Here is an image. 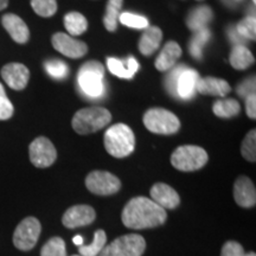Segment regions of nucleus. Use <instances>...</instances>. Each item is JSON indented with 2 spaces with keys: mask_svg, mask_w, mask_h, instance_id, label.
I'll return each instance as SVG.
<instances>
[{
  "mask_svg": "<svg viewBox=\"0 0 256 256\" xmlns=\"http://www.w3.org/2000/svg\"><path fill=\"white\" fill-rule=\"evenodd\" d=\"M122 223L130 229H150L162 226L168 220L166 210L154 203L151 198H132L124 208Z\"/></svg>",
  "mask_w": 256,
  "mask_h": 256,
  "instance_id": "f257e3e1",
  "label": "nucleus"
},
{
  "mask_svg": "<svg viewBox=\"0 0 256 256\" xmlns=\"http://www.w3.org/2000/svg\"><path fill=\"white\" fill-rule=\"evenodd\" d=\"M104 147L115 158H124L134 151L136 136L127 124H116L104 134Z\"/></svg>",
  "mask_w": 256,
  "mask_h": 256,
  "instance_id": "f03ea898",
  "label": "nucleus"
},
{
  "mask_svg": "<svg viewBox=\"0 0 256 256\" xmlns=\"http://www.w3.org/2000/svg\"><path fill=\"white\" fill-rule=\"evenodd\" d=\"M110 120L112 114L104 107L83 108L74 115L72 128L76 133L86 136L102 130L110 122Z\"/></svg>",
  "mask_w": 256,
  "mask_h": 256,
  "instance_id": "7ed1b4c3",
  "label": "nucleus"
},
{
  "mask_svg": "<svg viewBox=\"0 0 256 256\" xmlns=\"http://www.w3.org/2000/svg\"><path fill=\"white\" fill-rule=\"evenodd\" d=\"M104 68L100 62L90 60L84 63L78 72V86L83 94L89 98H98L104 94Z\"/></svg>",
  "mask_w": 256,
  "mask_h": 256,
  "instance_id": "20e7f679",
  "label": "nucleus"
},
{
  "mask_svg": "<svg viewBox=\"0 0 256 256\" xmlns=\"http://www.w3.org/2000/svg\"><path fill=\"white\" fill-rule=\"evenodd\" d=\"M208 162V153L200 146L185 145L176 148L171 156V164L179 171H197Z\"/></svg>",
  "mask_w": 256,
  "mask_h": 256,
  "instance_id": "39448f33",
  "label": "nucleus"
},
{
  "mask_svg": "<svg viewBox=\"0 0 256 256\" xmlns=\"http://www.w3.org/2000/svg\"><path fill=\"white\" fill-rule=\"evenodd\" d=\"M146 249V242L138 234H128L115 238L104 246L98 256H142Z\"/></svg>",
  "mask_w": 256,
  "mask_h": 256,
  "instance_id": "423d86ee",
  "label": "nucleus"
},
{
  "mask_svg": "<svg viewBox=\"0 0 256 256\" xmlns=\"http://www.w3.org/2000/svg\"><path fill=\"white\" fill-rule=\"evenodd\" d=\"M144 124L150 132L156 134H174L180 128V122L174 113L162 108H152L144 115Z\"/></svg>",
  "mask_w": 256,
  "mask_h": 256,
  "instance_id": "0eeeda50",
  "label": "nucleus"
},
{
  "mask_svg": "<svg viewBox=\"0 0 256 256\" xmlns=\"http://www.w3.org/2000/svg\"><path fill=\"white\" fill-rule=\"evenodd\" d=\"M42 226L36 217H26L18 224L14 234V244L19 250H31L40 236Z\"/></svg>",
  "mask_w": 256,
  "mask_h": 256,
  "instance_id": "6e6552de",
  "label": "nucleus"
},
{
  "mask_svg": "<svg viewBox=\"0 0 256 256\" xmlns=\"http://www.w3.org/2000/svg\"><path fill=\"white\" fill-rule=\"evenodd\" d=\"M86 186L94 194L110 196L120 190L121 182L110 172L92 171L86 178Z\"/></svg>",
  "mask_w": 256,
  "mask_h": 256,
  "instance_id": "1a4fd4ad",
  "label": "nucleus"
},
{
  "mask_svg": "<svg viewBox=\"0 0 256 256\" xmlns=\"http://www.w3.org/2000/svg\"><path fill=\"white\" fill-rule=\"evenodd\" d=\"M31 162L38 168H49L55 162L57 152L54 144L46 136L34 139L28 147Z\"/></svg>",
  "mask_w": 256,
  "mask_h": 256,
  "instance_id": "9d476101",
  "label": "nucleus"
},
{
  "mask_svg": "<svg viewBox=\"0 0 256 256\" xmlns=\"http://www.w3.org/2000/svg\"><path fill=\"white\" fill-rule=\"evenodd\" d=\"M51 42L58 52L70 58H81L88 51V46L84 42L74 40L72 36L63 32H57L54 34Z\"/></svg>",
  "mask_w": 256,
  "mask_h": 256,
  "instance_id": "9b49d317",
  "label": "nucleus"
},
{
  "mask_svg": "<svg viewBox=\"0 0 256 256\" xmlns=\"http://www.w3.org/2000/svg\"><path fill=\"white\" fill-rule=\"evenodd\" d=\"M95 210L89 206H74L64 212L62 223L69 229L89 226L95 220Z\"/></svg>",
  "mask_w": 256,
  "mask_h": 256,
  "instance_id": "f8f14e48",
  "label": "nucleus"
},
{
  "mask_svg": "<svg viewBox=\"0 0 256 256\" xmlns=\"http://www.w3.org/2000/svg\"><path fill=\"white\" fill-rule=\"evenodd\" d=\"M2 78L10 88L14 90H23L28 86L30 72L22 63H8L2 66Z\"/></svg>",
  "mask_w": 256,
  "mask_h": 256,
  "instance_id": "ddd939ff",
  "label": "nucleus"
},
{
  "mask_svg": "<svg viewBox=\"0 0 256 256\" xmlns=\"http://www.w3.org/2000/svg\"><path fill=\"white\" fill-rule=\"evenodd\" d=\"M150 194H151V200L165 210L174 209L180 203V198H179L177 191L164 183H156L153 185Z\"/></svg>",
  "mask_w": 256,
  "mask_h": 256,
  "instance_id": "4468645a",
  "label": "nucleus"
},
{
  "mask_svg": "<svg viewBox=\"0 0 256 256\" xmlns=\"http://www.w3.org/2000/svg\"><path fill=\"white\" fill-rule=\"evenodd\" d=\"M234 198L242 208H252L256 204V190L254 183L246 176L236 179L234 185Z\"/></svg>",
  "mask_w": 256,
  "mask_h": 256,
  "instance_id": "2eb2a0df",
  "label": "nucleus"
},
{
  "mask_svg": "<svg viewBox=\"0 0 256 256\" xmlns=\"http://www.w3.org/2000/svg\"><path fill=\"white\" fill-rule=\"evenodd\" d=\"M2 24L16 43L25 44L30 38V31H28V25L17 14H6L2 16Z\"/></svg>",
  "mask_w": 256,
  "mask_h": 256,
  "instance_id": "dca6fc26",
  "label": "nucleus"
},
{
  "mask_svg": "<svg viewBox=\"0 0 256 256\" xmlns=\"http://www.w3.org/2000/svg\"><path fill=\"white\" fill-rule=\"evenodd\" d=\"M107 66L113 75L126 80L133 78V76L139 70V63L132 56H130L124 60L114 58V57H108Z\"/></svg>",
  "mask_w": 256,
  "mask_h": 256,
  "instance_id": "f3484780",
  "label": "nucleus"
},
{
  "mask_svg": "<svg viewBox=\"0 0 256 256\" xmlns=\"http://www.w3.org/2000/svg\"><path fill=\"white\" fill-rule=\"evenodd\" d=\"M200 80V75L196 70L186 68L180 74L177 83V95L178 98L190 100L196 94L197 82Z\"/></svg>",
  "mask_w": 256,
  "mask_h": 256,
  "instance_id": "a211bd4d",
  "label": "nucleus"
},
{
  "mask_svg": "<svg viewBox=\"0 0 256 256\" xmlns=\"http://www.w3.org/2000/svg\"><path fill=\"white\" fill-rule=\"evenodd\" d=\"M230 90H232V87L226 80L210 78V76L198 80L196 87V92L200 94L212 96H226L229 94Z\"/></svg>",
  "mask_w": 256,
  "mask_h": 256,
  "instance_id": "6ab92c4d",
  "label": "nucleus"
},
{
  "mask_svg": "<svg viewBox=\"0 0 256 256\" xmlns=\"http://www.w3.org/2000/svg\"><path fill=\"white\" fill-rule=\"evenodd\" d=\"M182 56V48L179 46L178 43L176 42H168L165 44L164 49L162 50L158 58L156 60V68L160 72H168L174 66L179 57Z\"/></svg>",
  "mask_w": 256,
  "mask_h": 256,
  "instance_id": "aec40b11",
  "label": "nucleus"
},
{
  "mask_svg": "<svg viewBox=\"0 0 256 256\" xmlns=\"http://www.w3.org/2000/svg\"><path fill=\"white\" fill-rule=\"evenodd\" d=\"M162 40V32L156 26H148L139 40V50L144 56H151L158 49Z\"/></svg>",
  "mask_w": 256,
  "mask_h": 256,
  "instance_id": "412c9836",
  "label": "nucleus"
},
{
  "mask_svg": "<svg viewBox=\"0 0 256 256\" xmlns=\"http://www.w3.org/2000/svg\"><path fill=\"white\" fill-rule=\"evenodd\" d=\"M212 10L209 6L202 5L190 12L186 19V24L191 31L196 32L202 30V28H206L212 20Z\"/></svg>",
  "mask_w": 256,
  "mask_h": 256,
  "instance_id": "4be33fe9",
  "label": "nucleus"
},
{
  "mask_svg": "<svg viewBox=\"0 0 256 256\" xmlns=\"http://www.w3.org/2000/svg\"><path fill=\"white\" fill-rule=\"evenodd\" d=\"M255 62L254 56L244 46H234L230 54V64L232 68L238 70H244L249 68Z\"/></svg>",
  "mask_w": 256,
  "mask_h": 256,
  "instance_id": "5701e85b",
  "label": "nucleus"
},
{
  "mask_svg": "<svg viewBox=\"0 0 256 256\" xmlns=\"http://www.w3.org/2000/svg\"><path fill=\"white\" fill-rule=\"evenodd\" d=\"M64 26L72 36H80L88 28V22L86 17L78 12H69L64 17Z\"/></svg>",
  "mask_w": 256,
  "mask_h": 256,
  "instance_id": "b1692460",
  "label": "nucleus"
},
{
  "mask_svg": "<svg viewBox=\"0 0 256 256\" xmlns=\"http://www.w3.org/2000/svg\"><path fill=\"white\" fill-rule=\"evenodd\" d=\"M212 110L216 116L229 119V118L236 116L241 110V106L234 98H226V100L216 101L212 106Z\"/></svg>",
  "mask_w": 256,
  "mask_h": 256,
  "instance_id": "393cba45",
  "label": "nucleus"
},
{
  "mask_svg": "<svg viewBox=\"0 0 256 256\" xmlns=\"http://www.w3.org/2000/svg\"><path fill=\"white\" fill-rule=\"evenodd\" d=\"M124 0H108L107 8L104 17V28L110 32H114L118 28V20L120 17V10L122 8Z\"/></svg>",
  "mask_w": 256,
  "mask_h": 256,
  "instance_id": "a878e982",
  "label": "nucleus"
},
{
  "mask_svg": "<svg viewBox=\"0 0 256 256\" xmlns=\"http://www.w3.org/2000/svg\"><path fill=\"white\" fill-rule=\"evenodd\" d=\"M194 34L190 40V52L194 58L200 60L203 57V49L206 46L208 42H209L211 34L208 28H202L200 31L194 32Z\"/></svg>",
  "mask_w": 256,
  "mask_h": 256,
  "instance_id": "bb28decb",
  "label": "nucleus"
},
{
  "mask_svg": "<svg viewBox=\"0 0 256 256\" xmlns=\"http://www.w3.org/2000/svg\"><path fill=\"white\" fill-rule=\"evenodd\" d=\"M107 243V235L104 230H96L94 234V240L88 246H80L78 252L81 256H98L100 255L102 249L104 248Z\"/></svg>",
  "mask_w": 256,
  "mask_h": 256,
  "instance_id": "cd10ccee",
  "label": "nucleus"
},
{
  "mask_svg": "<svg viewBox=\"0 0 256 256\" xmlns=\"http://www.w3.org/2000/svg\"><path fill=\"white\" fill-rule=\"evenodd\" d=\"M236 31L246 40H256V19L255 16H247L236 26Z\"/></svg>",
  "mask_w": 256,
  "mask_h": 256,
  "instance_id": "c85d7f7f",
  "label": "nucleus"
},
{
  "mask_svg": "<svg viewBox=\"0 0 256 256\" xmlns=\"http://www.w3.org/2000/svg\"><path fill=\"white\" fill-rule=\"evenodd\" d=\"M40 256H66V242L60 238H52L43 246Z\"/></svg>",
  "mask_w": 256,
  "mask_h": 256,
  "instance_id": "c756f323",
  "label": "nucleus"
},
{
  "mask_svg": "<svg viewBox=\"0 0 256 256\" xmlns=\"http://www.w3.org/2000/svg\"><path fill=\"white\" fill-rule=\"evenodd\" d=\"M241 153L243 158H246L248 162H256V130H252L244 140H243L241 146Z\"/></svg>",
  "mask_w": 256,
  "mask_h": 256,
  "instance_id": "7c9ffc66",
  "label": "nucleus"
},
{
  "mask_svg": "<svg viewBox=\"0 0 256 256\" xmlns=\"http://www.w3.org/2000/svg\"><path fill=\"white\" fill-rule=\"evenodd\" d=\"M31 6L34 11L40 17H51L56 14V0H31Z\"/></svg>",
  "mask_w": 256,
  "mask_h": 256,
  "instance_id": "2f4dec72",
  "label": "nucleus"
},
{
  "mask_svg": "<svg viewBox=\"0 0 256 256\" xmlns=\"http://www.w3.org/2000/svg\"><path fill=\"white\" fill-rule=\"evenodd\" d=\"M46 70L51 78L56 80H63L66 78L69 72V68L63 60H50L46 62Z\"/></svg>",
  "mask_w": 256,
  "mask_h": 256,
  "instance_id": "473e14b6",
  "label": "nucleus"
},
{
  "mask_svg": "<svg viewBox=\"0 0 256 256\" xmlns=\"http://www.w3.org/2000/svg\"><path fill=\"white\" fill-rule=\"evenodd\" d=\"M119 20L121 24H124V26L132 28H148V19L142 17L140 14H130V12H124L121 14L119 17Z\"/></svg>",
  "mask_w": 256,
  "mask_h": 256,
  "instance_id": "72a5a7b5",
  "label": "nucleus"
},
{
  "mask_svg": "<svg viewBox=\"0 0 256 256\" xmlns=\"http://www.w3.org/2000/svg\"><path fill=\"white\" fill-rule=\"evenodd\" d=\"M185 69H186V66H183V64L177 66L171 72L168 74V76L165 80V87H166V89H168V94L171 96H174V98H178V95H177L178 78H179V76H180V74L183 72Z\"/></svg>",
  "mask_w": 256,
  "mask_h": 256,
  "instance_id": "f704fd0d",
  "label": "nucleus"
},
{
  "mask_svg": "<svg viewBox=\"0 0 256 256\" xmlns=\"http://www.w3.org/2000/svg\"><path fill=\"white\" fill-rule=\"evenodd\" d=\"M14 108L6 96L5 89L0 83V120H8L14 115Z\"/></svg>",
  "mask_w": 256,
  "mask_h": 256,
  "instance_id": "c9c22d12",
  "label": "nucleus"
},
{
  "mask_svg": "<svg viewBox=\"0 0 256 256\" xmlns=\"http://www.w3.org/2000/svg\"><path fill=\"white\" fill-rule=\"evenodd\" d=\"M220 256H246L243 247L238 242L228 241L224 243L220 252Z\"/></svg>",
  "mask_w": 256,
  "mask_h": 256,
  "instance_id": "e433bc0d",
  "label": "nucleus"
},
{
  "mask_svg": "<svg viewBox=\"0 0 256 256\" xmlns=\"http://www.w3.org/2000/svg\"><path fill=\"white\" fill-rule=\"evenodd\" d=\"M238 94L241 96V98H247L249 95L255 94V78H249L243 81L242 83H240L238 86V89H236Z\"/></svg>",
  "mask_w": 256,
  "mask_h": 256,
  "instance_id": "4c0bfd02",
  "label": "nucleus"
},
{
  "mask_svg": "<svg viewBox=\"0 0 256 256\" xmlns=\"http://www.w3.org/2000/svg\"><path fill=\"white\" fill-rule=\"evenodd\" d=\"M246 110H247V115L250 119H255L256 118V98L255 94L249 95L246 98Z\"/></svg>",
  "mask_w": 256,
  "mask_h": 256,
  "instance_id": "58836bf2",
  "label": "nucleus"
},
{
  "mask_svg": "<svg viewBox=\"0 0 256 256\" xmlns=\"http://www.w3.org/2000/svg\"><path fill=\"white\" fill-rule=\"evenodd\" d=\"M229 37L230 40H232V43L235 44V46H244L246 44V40L243 37L240 36L238 34V31H236V28H230L229 30Z\"/></svg>",
  "mask_w": 256,
  "mask_h": 256,
  "instance_id": "ea45409f",
  "label": "nucleus"
},
{
  "mask_svg": "<svg viewBox=\"0 0 256 256\" xmlns=\"http://www.w3.org/2000/svg\"><path fill=\"white\" fill-rule=\"evenodd\" d=\"M72 242H74V244L75 246H83V238L81 235H76L75 238H72Z\"/></svg>",
  "mask_w": 256,
  "mask_h": 256,
  "instance_id": "a19ab883",
  "label": "nucleus"
},
{
  "mask_svg": "<svg viewBox=\"0 0 256 256\" xmlns=\"http://www.w3.org/2000/svg\"><path fill=\"white\" fill-rule=\"evenodd\" d=\"M8 5V0H0V11L5 10Z\"/></svg>",
  "mask_w": 256,
  "mask_h": 256,
  "instance_id": "79ce46f5",
  "label": "nucleus"
},
{
  "mask_svg": "<svg viewBox=\"0 0 256 256\" xmlns=\"http://www.w3.org/2000/svg\"><path fill=\"white\" fill-rule=\"evenodd\" d=\"M246 256H256V255H255V252H248V254H246Z\"/></svg>",
  "mask_w": 256,
  "mask_h": 256,
  "instance_id": "37998d69",
  "label": "nucleus"
},
{
  "mask_svg": "<svg viewBox=\"0 0 256 256\" xmlns=\"http://www.w3.org/2000/svg\"><path fill=\"white\" fill-rule=\"evenodd\" d=\"M234 2H243V0H234Z\"/></svg>",
  "mask_w": 256,
  "mask_h": 256,
  "instance_id": "c03bdc74",
  "label": "nucleus"
},
{
  "mask_svg": "<svg viewBox=\"0 0 256 256\" xmlns=\"http://www.w3.org/2000/svg\"><path fill=\"white\" fill-rule=\"evenodd\" d=\"M252 2H254V4H255V2H256V0H252Z\"/></svg>",
  "mask_w": 256,
  "mask_h": 256,
  "instance_id": "a18cd8bd",
  "label": "nucleus"
},
{
  "mask_svg": "<svg viewBox=\"0 0 256 256\" xmlns=\"http://www.w3.org/2000/svg\"><path fill=\"white\" fill-rule=\"evenodd\" d=\"M72 256H81V255H72Z\"/></svg>",
  "mask_w": 256,
  "mask_h": 256,
  "instance_id": "49530a36",
  "label": "nucleus"
}]
</instances>
